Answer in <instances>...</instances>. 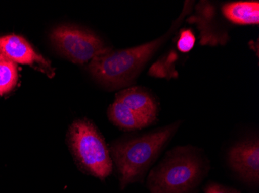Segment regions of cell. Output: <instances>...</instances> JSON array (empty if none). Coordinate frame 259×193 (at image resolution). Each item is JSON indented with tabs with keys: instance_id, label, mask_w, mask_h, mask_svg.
Masks as SVG:
<instances>
[{
	"instance_id": "1",
	"label": "cell",
	"mask_w": 259,
	"mask_h": 193,
	"mask_svg": "<svg viewBox=\"0 0 259 193\" xmlns=\"http://www.w3.org/2000/svg\"><path fill=\"white\" fill-rule=\"evenodd\" d=\"M192 5L193 2L185 3L180 17L173 22L169 30L161 37L123 50L110 49L94 58L87 66L90 75L107 90L121 89L131 85L151 57L181 25L184 17L191 11Z\"/></svg>"
},
{
	"instance_id": "2",
	"label": "cell",
	"mask_w": 259,
	"mask_h": 193,
	"mask_svg": "<svg viewBox=\"0 0 259 193\" xmlns=\"http://www.w3.org/2000/svg\"><path fill=\"white\" fill-rule=\"evenodd\" d=\"M182 120L154 129L145 134L116 140L110 147L112 161L118 174L120 189L143 182L153 164L181 127Z\"/></svg>"
},
{
	"instance_id": "3",
	"label": "cell",
	"mask_w": 259,
	"mask_h": 193,
	"mask_svg": "<svg viewBox=\"0 0 259 193\" xmlns=\"http://www.w3.org/2000/svg\"><path fill=\"white\" fill-rule=\"evenodd\" d=\"M210 170L204 152L187 145L166 152L147 178L150 193H199Z\"/></svg>"
},
{
	"instance_id": "4",
	"label": "cell",
	"mask_w": 259,
	"mask_h": 193,
	"mask_svg": "<svg viewBox=\"0 0 259 193\" xmlns=\"http://www.w3.org/2000/svg\"><path fill=\"white\" fill-rule=\"evenodd\" d=\"M67 140L80 170L101 181L111 175L113 163L110 148L91 120L82 118L73 121Z\"/></svg>"
},
{
	"instance_id": "5",
	"label": "cell",
	"mask_w": 259,
	"mask_h": 193,
	"mask_svg": "<svg viewBox=\"0 0 259 193\" xmlns=\"http://www.w3.org/2000/svg\"><path fill=\"white\" fill-rule=\"evenodd\" d=\"M50 40L61 54L76 65H88L111 49L97 33L72 24L55 27L51 32Z\"/></svg>"
},
{
	"instance_id": "6",
	"label": "cell",
	"mask_w": 259,
	"mask_h": 193,
	"mask_svg": "<svg viewBox=\"0 0 259 193\" xmlns=\"http://www.w3.org/2000/svg\"><path fill=\"white\" fill-rule=\"evenodd\" d=\"M228 163L231 170L246 185L259 186V139L248 138L234 144L228 152Z\"/></svg>"
},
{
	"instance_id": "7",
	"label": "cell",
	"mask_w": 259,
	"mask_h": 193,
	"mask_svg": "<svg viewBox=\"0 0 259 193\" xmlns=\"http://www.w3.org/2000/svg\"><path fill=\"white\" fill-rule=\"evenodd\" d=\"M186 21L197 27L200 44L203 46H224L229 41L228 30L220 21L216 8L210 2L200 1L196 4L195 14Z\"/></svg>"
},
{
	"instance_id": "8",
	"label": "cell",
	"mask_w": 259,
	"mask_h": 193,
	"mask_svg": "<svg viewBox=\"0 0 259 193\" xmlns=\"http://www.w3.org/2000/svg\"><path fill=\"white\" fill-rule=\"evenodd\" d=\"M0 55L17 65H38L52 71L51 63L21 36L12 34L0 37Z\"/></svg>"
},
{
	"instance_id": "9",
	"label": "cell",
	"mask_w": 259,
	"mask_h": 193,
	"mask_svg": "<svg viewBox=\"0 0 259 193\" xmlns=\"http://www.w3.org/2000/svg\"><path fill=\"white\" fill-rule=\"evenodd\" d=\"M116 101L126 106L135 114L149 120L153 124L158 121L159 104L149 91L142 87H131L119 91Z\"/></svg>"
},
{
	"instance_id": "10",
	"label": "cell",
	"mask_w": 259,
	"mask_h": 193,
	"mask_svg": "<svg viewBox=\"0 0 259 193\" xmlns=\"http://www.w3.org/2000/svg\"><path fill=\"white\" fill-rule=\"evenodd\" d=\"M222 14L236 25H258V1H234L223 4Z\"/></svg>"
},
{
	"instance_id": "11",
	"label": "cell",
	"mask_w": 259,
	"mask_h": 193,
	"mask_svg": "<svg viewBox=\"0 0 259 193\" xmlns=\"http://www.w3.org/2000/svg\"><path fill=\"white\" fill-rule=\"evenodd\" d=\"M107 116L115 126L122 130H141L153 124L149 120L135 114L116 100L109 107Z\"/></svg>"
},
{
	"instance_id": "12",
	"label": "cell",
	"mask_w": 259,
	"mask_h": 193,
	"mask_svg": "<svg viewBox=\"0 0 259 193\" xmlns=\"http://www.w3.org/2000/svg\"><path fill=\"white\" fill-rule=\"evenodd\" d=\"M18 79L17 63L0 55V96L13 91L17 86Z\"/></svg>"
},
{
	"instance_id": "13",
	"label": "cell",
	"mask_w": 259,
	"mask_h": 193,
	"mask_svg": "<svg viewBox=\"0 0 259 193\" xmlns=\"http://www.w3.org/2000/svg\"><path fill=\"white\" fill-rule=\"evenodd\" d=\"M177 59L176 53H171L166 56L158 60L150 69L149 74L156 78H174L176 74L175 70V61ZM177 75V74H176Z\"/></svg>"
},
{
	"instance_id": "14",
	"label": "cell",
	"mask_w": 259,
	"mask_h": 193,
	"mask_svg": "<svg viewBox=\"0 0 259 193\" xmlns=\"http://www.w3.org/2000/svg\"><path fill=\"white\" fill-rule=\"evenodd\" d=\"M196 43V37L190 29H183L176 42L177 49L182 53H189L193 50Z\"/></svg>"
},
{
	"instance_id": "15",
	"label": "cell",
	"mask_w": 259,
	"mask_h": 193,
	"mask_svg": "<svg viewBox=\"0 0 259 193\" xmlns=\"http://www.w3.org/2000/svg\"><path fill=\"white\" fill-rule=\"evenodd\" d=\"M204 193H241L234 187L222 185L218 182H209L203 187Z\"/></svg>"
}]
</instances>
